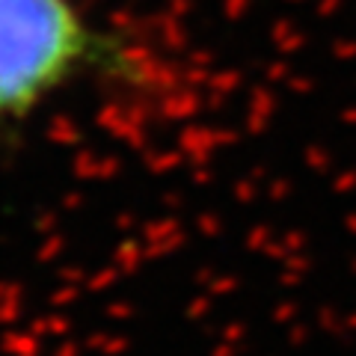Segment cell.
<instances>
[{
    "label": "cell",
    "instance_id": "6da1fadb",
    "mask_svg": "<svg viewBox=\"0 0 356 356\" xmlns=\"http://www.w3.org/2000/svg\"><path fill=\"white\" fill-rule=\"evenodd\" d=\"M65 0H0V116H18L57 89L83 54Z\"/></svg>",
    "mask_w": 356,
    "mask_h": 356
}]
</instances>
